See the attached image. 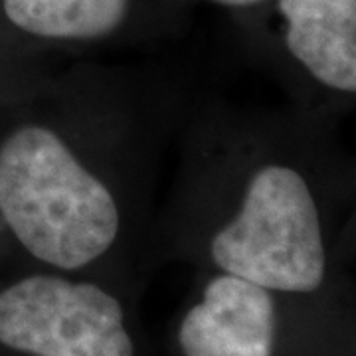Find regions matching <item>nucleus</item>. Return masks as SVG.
I'll list each match as a JSON object with an SVG mask.
<instances>
[{"instance_id":"1","label":"nucleus","mask_w":356,"mask_h":356,"mask_svg":"<svg viewBox=\"0 0 356 356\" xmlns=\"http://www.w3.org/2000/svg\"><path fill=\"white\" fill-rule=\"evenodd\" d=\"M0 139V220L51 271L83 273L151 222L172 107L103 70H74Z\"/></svg>"},{"instance_id":"2","label":"nucleus","mask_w":356,"mask_h":356,"mask_svg":"<svg viewBox=\"0 0 356 356\" xmlns=\"http://www.w3.org/2000/svg\"><path fill=\"white\" fill-rule=\"evenodd\" d=\"M180 170L154 229L271 293H311L327 271L317 194L293 163L255 156L229 109H202L184 129Z\"/></svg>"},{"instance_id":"3","label":"nucleus","mask_w":356,"mask_h":356,"mask_svg":"<svg viewBox=\"0 0 356 356\" xmlns=\"http://www.w3.org/2000/svg\"><path fill=\"white\" fill-rule=\"evenodd\" d=\"M77 273H34L0 291V344L30 356H135L123 303Z\"/></svg>"},{"instance_id":"4","label":"nucleus","mask_w":356,"mask_h":356,"mask_svg":"<svg viewBox=\"0 0 356 356\" xmlns=\"http://www.w3.org/2000/svg\"><path fill=\"white\" fill-rule=\"evenodd\" d=\"M275 332L271 291L218 271L180 321L178 344L184 356H273Z\"/></svg>"},{"instance_id":"5","label":"nucleus","mask_w":356,"mask_h":356,"mask_svg":"<svg viewBox=\"0 0 356 356\" xmlns=\"http://www.w3.org/2000/svg\"><path fill=\"white\" fill-rule=\"evenodd\" d=\"M285 48L318 86L356 95V0H280Z\"/></svg>"},{"instance_id":"6","label":"nucleus","mask_w":356,"mask_h":356,"mask_svg":"<svg viewBox=\"0 0 356 356\" xmlns=\"http://www.w3.org/2000/svg\"><path fill=\"white\" fill-rule=\"evenodd\" d=\"M133 0H2L8 24L30 38L88 48L115 40L131 18Z\"/></svg>"},{"instance_id":"7","label":"nucleus","mask_w":356,"mask_h":356,"mask_svg":"<svg viewBox=\"0 0 356 356\" xmlns=\"http://www.w3.org/2000/svg\"><path fill=\"white\" fill-rule=\"evenodd\" d=\"M208 2L224 6V8H250V6L261 4V2H267V0H208Z\"/></svg>"}]
</instances>
